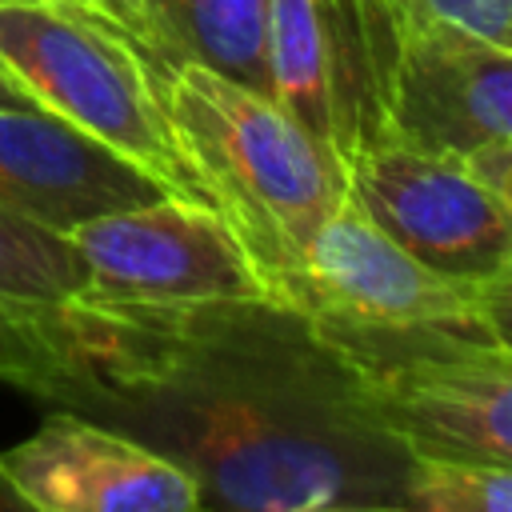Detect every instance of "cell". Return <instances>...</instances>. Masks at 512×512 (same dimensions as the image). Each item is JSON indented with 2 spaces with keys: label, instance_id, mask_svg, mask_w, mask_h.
<instances>
[{
  "label": "cell",
  "instance_id": "1",
  "mask_svg": "<svg viewBox=\"0 0 512 512\" xmlns=\"http://www.w3.org/2000/svg\"><path fill=\"white\" fill-rule=\"evenodd\" d=\"M0 384L112 424L200 484V508H404L408 448L284 296L60 300L0 324Z\"/></svg>",
  "mask_w": 512,
  "mask_h": 512
},
{
  "label": "cell",
  "instance_id": "2",
  "mask_svg": "<svg viewBox=\"0 0 512 512\" xmlns=\"http://www.w3.org/2000/svg\"><path fill=\"white\" fill-rule=\"evenodd\" d=\"M176 144L268 288L300 260L320 224L344 204L340 160L272 96L200 64H160Z\"/></svg>",
  "mask_w": 512,
  "mask_h": 512
},
{
  "label": "cell",
  "instance_id": "3",
  "mask_svg": "<svg viewBox=\"0 0 512 512\" xmlns=\"http://www.w3.org/2000/svg\"><path fill=\"white\" fill-rule=\"evenodd\" d=\"M508 288L428 268L372 228L344 196L300 260L276 280L344 360L436 348L452 340L508 344Z\"/></svg>",
  "mask_w": 512,
  "mask_h": 512
},
{
  "label": "cell",
  "instance_id": "4",
  "mask_svg": "<svg viewBox=\"0 0 512 512\" xmlns=\"http://www.w3.org/2000/svg\"><path fill=\"white\" fill-rule=\"evenodd\" d=\"M0 68L36 108L204 200L164 108L156 56L96 0H0Z\"/></svg>",
  "mask_w": 512,
  "mask_h": 512
},
{
  "label": "cell",
  "instance_id": "5",
  "mask_svg": "<svg viewBox=\"0 0 512 512\" xmlns=\"http://www.w3.org/2000/svg\"><path fill=\"white\" fill-rule=\"evenodd\" d=\"M400 0H268V96L344 168L384 144Z\"/></svg>",
  "mask_w": 512,
  "mask_h": 512
},
{
  "label": "cell",
  "instance_id": "6",
  "mask_svg": "<svg viewBox=\"0 0 512 512\" xmlns=\"http://www.w3.org/2000/svg\"><path fill=\"white\" fill-rule=\"evenodd\" d=\"M68 240L88 268L84 300L176 304L272 292L224 216L188 196H156L92 216Z\"/></svg>",
  "mask_w": 512,
  "mask_h": 512
},
{
  "label": "cell",
  "instance_id": "7",
  "mask_svg": "<svg viewBox=\"0 0 512 512\" xmlns=\"http://www.w3.org/2000/svg\"><path fill=\"white\" fill-rule=\"evenodd\" d=\"M348 204L396 248L464 280L512 276V204L460 160L376 144L344 160Z\"/></svg>",
  "mask_w": 512,
  "mask_h": 512
},
{
  "label": "cell",
  "instance_id": "8",
  "mask_svg": "<svg viewBox=\"0 0 512 512\" xmlns=\"http://www.w3.org/2000/svg\"><path fill=\"white\" fill-rule=\"evenodd\" d=\"M348 364L408 452L512 464V344L452 340Z\"/></svg>",
  "mask_w": 512,
  "mask_h": 512
},
{
  "label": "cell",
  "instance_id": "9",
  "mask_svg": "<svg viewBox=\"0 0 512 512\" xmlns=\"http://www.w3.org/2000/svg\"><path fill=\"white\" fill-rule=\"evenodd\" d=\"M512 136V48L404 4L384 144L464 160Z\"/></svg>",
  "mask_w": 512,
  "mask_h": 512
},
{
  "label": "cell",
  "instance_id": "10",
  "mask_svg": "<svg viewBox=\"0 0 512 512\" xmlns=\"http://www.w3.org/2000/svg\"><path fill=\"white\" fill-rule=\"evenodd\" d=\"M0 488L36 512H192L200 484L144 440L52 408L40 428L0 452Z\"/></svg>",
  "mask_w": 512,
  "mask_h": 512
},
{
  "label": "cell",
  "instance_id": "11",
  "mask_svg": "<svg viewBox=\"0 0 512 512\" xmlns=\"http://www.w3.org/2000/svg\"><path fill=\"white\" fill-rule=\"evenodd\" d=\"M168 192L156 176L116 156L44 108L0 104V208L68 236L76 224L148 204Z\"/></svg>",
  "mask_w": 512,
  "mask_h": 512
},
{
  "label": "cell",
  "instance_id": "12",
  "mask_svg": "<svg viewBox=\"0 0 512 512\" xmlns=\"http://www.w3.org/2000/svg\"><path fill=\"white\" fill-rule=\"evenodd\" d=\"M136 40L160 64H200L268 96V0H140Z\"/></svg>",
  "mask_w": 512,
  "mask_h": 512
},
{
  "label": "cell",
  "instance_id": "13",
  "mask_svg": "<svg viewBox=\"0 0 512 512\" xmlns=\"http://www.w3.org/2000/svg\"><path fill=\"white\" fill-rule=\"evenodd\" d=\"M88 268L76 244L0 208V324L80 296Z\"/></svg>",
  "mask_w": 512,
  "mask_h": 512
},
{
  "label": "cell",
  "instance_id": "14",
  "mask_svg": "<svg viewBox=\"0 0 512 512\" xmlns=\"http://www.w3.org/2000/svg\"><path fill=\"white\" fill-rule=\"evenodd\" d=\"M400 492L404 512H508L512 464L408 452Z\"/></svg>",
  "mask_w": 512,
  "mask_h": 512
},
{
  "label": "cell",
  "instance_id": "15",
  "mask_svg": "<svg viewBox=\"0 0 512 512\" xmlns=\"http://www.w3.org/2000/svg\"><path fill=\"white\" fill-rule=\"evenodd\" d=\"M400 4L460 24L500 48H512V0H400Z\"/></svg>",
  "mask_w": 512,
  "mask_h": 512
},
{
  "label": "cell",
  "instance_id": "16",
  "mask_svg": "<svg viewBox=\"0 0 512 512\" xmlns=\"http://www.w3.org/2000/svg\"><path fill=\"white\" fill-rule=\"evenodd\" d=\"M492 196H500L504 204H512V136L492 140L484 148H476L472 156L460 160Z\"/></svg>",
  "mask_w": 512,
  "mask_h": 512
},
{
  "label": "cell",
  "instance_id": "17",
  "mask_svg": "<svg viewBox=\"0 0 512 512\" xmlns=\"http://www.w3.org/2000/svg\"><path fill=\"white\" fill-rule=\"evenodd\" d=\"M96 4L136 36V24H140V0H96Z\"/></svg>",
  "mask_w": 512,
  "mask_h": 512
},
{
  "label": "cell",
  "instance_id": "18",
  "mask_svg": "<svg viewBox=\"0 0 512 512\" xmlns=\"http://www.w3.org/2000/svg\"><path fill=\"white\" fill-rule=\"evenodd\" d=\"M0 104H8V108H36V100L0 68Z\"/></svg>",
  "mask_w": 512,
  "mask_h": 512
},
{
  "label": "cell",
  "instance_id": "19",
  "mask_svg": "<svg viewBox=\"0 0 512 512\" xmlns=\"http://www.w3.org/2000/svg\"><path fill=\"white\" fill-rule=\"evenodd\" d=\"M0 504H12V500H8V492H4V488H0Z\"/></svg>",
  "mask_w": 512,
  "mask_h": 512
}]
</instances>
